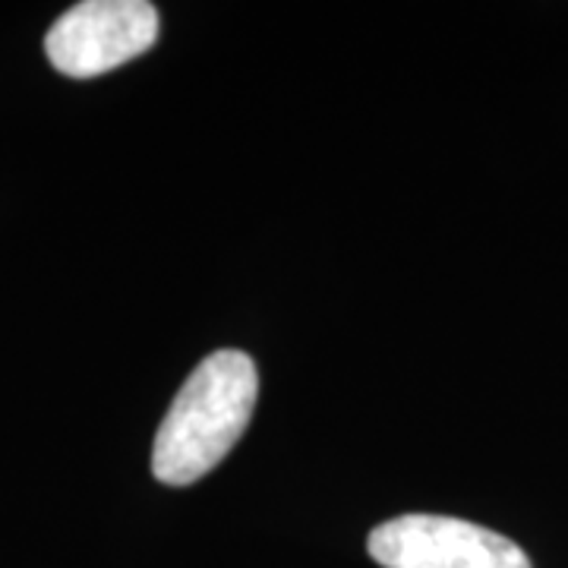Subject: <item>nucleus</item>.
Returning a JSON list of instances; mask_svg holds the SVG:
<instances>
[{"label": "nucleus", "instance_id": "f257e3e1", "mask_svg": "<svg viewBox=\"0 0 568 568\" xmlns=\"http://www.w3.org/2000/svg\"><path fill=\"white\" fill-rule=\"evenodd\" d=\"M256 395L260 376L250 354L234 347L209 354L164 414L152 448V474L168 487L205 477L244 436Z\"/></svg>", "mask_w": 568, "mask_h": 568}, {"label": "nucleus", "instance_id": "f03ea898", "mask_svg": "<svg viewBox=\"0 0 568 568\" xmlns=\"http://www.w3.org/2000/svg\"><path fill=\"white\" fill-rule=\"evenodd\" d=\"M159 39V10L145 0H85L48 29L44 54L73 80H92L145 54Z\"/></svg>", "mask_w": 568, "mask_h": 568}, {"label": "nucleus", "instance_id": "7ed1b4c3", "mask_svg": "<svg viewBox=\"0 0 568 568\" xmlns=\"http://www.w3.org/2000/svg\"><path fill=\"white\" fill-rule=\"evenodd\" d=\"M366 549L383 568H530L515 540L446 515H398L369 534Z\"/></svg>", "mask_w": 568, "mask_h": 568}]
</instances>
